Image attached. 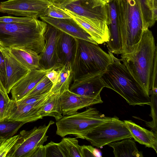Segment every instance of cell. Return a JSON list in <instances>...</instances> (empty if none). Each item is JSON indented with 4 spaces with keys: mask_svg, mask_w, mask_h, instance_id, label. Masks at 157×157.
<instances>
[{
    "mask_svg": "<svg viewBox=\"0 0 157 157\" xmlns=\"http://www.w3.org/2000/svg\"><path fill=\"white\" fill-rule=\"evenodd\" d=\"M47 24L33 17L24 23L0 22L1 45L33 50L39 54L44 47V34Z\"/></svg>",
    "mask_w": 157,
    "mask_h": 157,
    "instance_id": "obj_1",
    "label": "cell"
},
{
    "mask_svg": "<svg viewBox=\"0 0 157 157\" xmlns=\"http://www.w3.org/2000/svg\"><path fill=\"white\" fill-rule=\"evenodd\" d=\"M118 30L123 54L132 52L149 26L142 12L140 0H115Z\"/></svg>",
    "mask_w": 157,
    "mask_h": 157,
    "instance_id": "obj_2",
    "label": "cell"
},
{
    "mask_svg": "<svg viewBox=\"0 0 157 157\" xmlns=\"http://www.w3.org/2000/svg\"><path fill=\"white\" fill-rule=\"evenodd\" d=\"M157 46L151 31L144 30L137 47L130 53L121 54V61L148 95Z\"/></svg>",
    "mask_w": 157,
    "mask_h": 157,
    "instance_id": "obj_3",
    "label": "cell"
},
{
    "mask_svg": "<svg viewBox=\"0 0 157 157\" xmlns=\"http://www.w3.org/2000/svg\"><path fill=\"white\" fill-rule=\"evenodd\" d=\"M109 52L113 62L101 77L105 87L117 92L130 105H150V96L135 80L120 59Z\"/></svg>",
    "mask_w": 157,
    "mask_h": 157,
    "instance_id": "obj_4",
    "label": "cell"
},
{
    "mask_svg": "<svg viewBox=\"0 0 157 157\" xmlns=\"http://www.w3.org/2000/svg\"><path fill=\"white\" fill-rule=\"evenodd\" d=\"M75 40V52L71 63L73 81L87 73H103L113 62L109 52V53L105 52L98 44L81 39Z\"/></svg>",
    "mask_w": 157,
    "mask_h": 157,
    "instance_id": "obj_5",
    "label": "cell"
},
{
    "mask_svg": "<svg viewBox=\"0 0 157 157\" xmlns=\"http://www.w3.org/2000/svg\"><path fill=\"white\" fill-rule=\"evenodd\" d=\"M112 118L105 116L96 108L89 107L82 112L63 116L56 121V134L62 137L72 135L76 138L84 139L89 132Z\"/></svg>",
    "mask_w": 157,
    "mask_h": 157,
    "instance_id": "obj_6",
    "label": "cell"
},
{
    "mask_svg": "<svg viewBox=\"0 0 157 157\" xmlns=\"http://www.w3.org/2000/svg\"><path fill=\"white\" fill-rule=\"evenodd\" d=\"M54 5L85 18L103 29L109 31L108 4L101 0H68L61 4Z\"/></svg>",
    "mask_w": 157,
    "mask_h": 157,
    "instance_id": "obj_7",
    "label": "cell"
},
{
    "mask_svg": "<svg viewBox=\"0 0 157 157\" xmlns=\"http://www.w3.org/2000/svg\"><path fill=\"white\" fill-rule=\"evenodd\" d=\"M132 136L124 121L116 116L100 124L89 132L85 137L91 145L101 147L109 144Z\"/></svg>",
    "mask_w": 157,
    "mask_h": 157,
    "instance_id": "obj_8",
    "label": "cell"
},
{
    "mask_svg": "<svg viewBox=\"0 0 157 157\" xmlns=\"http://www.w3.org/2000/svg\"><path fill=\"white\" fill-rule=\"evenodd\" d=\"M54 123L51 120L47 125L35 127L29 131H21L17 140L6 157H31L35 148L43 145L47 140L48 136L47 132Z\"/></svg>",
    "mask_w": 157,
    "mask_h": 157,
    "instance_id": "obj_9",
    "label": "cell"
},
{
    "mask_svg": "<svg viewBox=\"0 0 157 157\" xmlns=\"http://www.w3.org/2000/svg\"><path fill=\"white\" fill-rule=\"evenodd\" d=\"M51 4L48 0H8L0 2V12L37 18L44 16Z\"/></svg>",
    "mask_w": 157,
    "mask_h": 157,
    "instance_id": "obj_10",
    "label": "cell"
},
{
    "mask_svg": "<svg viewBox=\"0 0 157 157\" xmlns=\"http://www.w3.org/2000/svg\"><path fill=\"white\" fill-rule=\"evenodd\" d=\"M103 73H89L73 81L69 90L75 93L91 98L103 103L101 92L105 86L101 78Z\"/></svg>",
    "mask_w": 157,
    "mask_h": 157,
    "instance_id": "obj_11",
    "label": "cell"
},
{
    "mask_svg": "<svg viewBox=\"0 0 157 157\" xmlns=\"http://www.w3.org/2000/svg\"><path fill=\"white\" fill-rule=\"evenodd\" d=\"M51 94L50 92L47 96L32 104H17L10 99L7 108L6 121H18L26 123L42 119L38 112Z\"/></svg>",
    "mask_w": 157,
    "mask_h": 157,
    "instance_id": "obj_12",
    "label": "cell"
},
{
    "mask_svg": "<svg viewBox=\"0 0 157 157\" xmlns=\"http://www.w3.org/2000/svg\"><path fill=\"white\" fill-rule=\"evenodd\" d=\"M61 31L49 24L44 34L45 44L43 50L39 54L40 64L41 68L48 69L55 67H60L56 53L57 39Z\"/></svg>",
    "mask_w": 157,
    "mask_h": 157,
    "instance_id": "obj_13",
    "label": "cell"
},
{
    "mask_svg": "<svg viewBox=\"0 0 157 157\" xmlns=\"http://www.w3.org/2000/svg\"><path fill=\"white\" fill-rule=\"evenodd\" d=\"M5 60L7 78L5 89L9 93L13 86L31 71L23 66L11 53L9 48L0 45Z\"/></svg>",
    "mask_w": 157,
    "mask_h": 157,
    "instance_id": "obj_14",
    "label": "cell"
},
{
    "mask_svg": "<svg viewBox=\"0 0 157 157\" xmlns=\"http://www.w3.org/2000/svg\"><path fill=\"white\" fill-rule=\"evenodd\" d=\"M59 67H55L48 69L41 68L30 71L11 88L10 91L11 99L17 101L25 98L48 72L53 69H56Z\"/></svg>",
    "mask_w": 157,
    "mask_h": 157,
    "instance_id": "obj_15",
    "label": "cell"
},
{
    "mask_svg": "<svg viewBox=\"0 0 157 157\" xmlns=\"http://www.w3.org/2000/svg\"><path fill=\"white\" fill-rule=\"evenodd\" d=\"M101 103L97 100L75 93L69 90L60 95V109L63 116L72 114L85 107Z\"/></svg>",
    "mask_w": 157,
    "mask_h": 157,
    "instance_id": "obj_16",
    "label": "cell"
},
{
    "mask_svg": "<svg viewBox=\"0 0 157 157\" xmlns=\"http://www.w3.org/2000/svg\"><path fill=\"white\" fill-rule=\"evenodd\" d=\"M40 17L44 22L75 38L97 44L90 35L72 18L59 19L45 16Z\"/></svg>",
    "mask_w": 157,
    "mask_h": 157,
    "instance_id": "obj_17",
    "label": "cell"
},
{
    "mask_svg": "<svg viewBox=\"0 0 157 157\" xmlns=\"http://www.w3.org/2000/svg\"><path fill=\"white\" fill-rule=\"evenodd\" d=\"M110 24L108 25L110 36L107 42L109 51L118 55L123 54L121 36L118 28L117 13L115 0H109L108 3Z\"/></svg>",
    "mask_w": 157,
    "mask_h": 157,
    "instance_id": "obj_18",
    "label": "cell"
},
{
    "mask_svg": "<svg viewBox=\"0 0 157 157\" xmlns=\"http://www.w3.org/2000/svg\"><path fill=\"white\" fill-rule=\"evenodd\" d=\"M75 48V38L61 31L56 45L58 63L63 65L67 63H71L74 56Z\"/></svg>",
    "mask_w": 157,
    "mask_h": 157,
    "instance_id": "obj_19",
    "label": "cell"
},
{
    "mask_svg": "<svg viewBox=\"0 0 157 157\" xmlns=\"http://www.w3.org/2000/svg\"><path fill=\"white\" fill-rule=\"evenodd\" d=\"M124 121L136 141L152 148L157 152V132L148 130L131 120Z\"/></svg>",
    "mask_w": 157,
    "mask_h": 157,
    "instance_id": "obj_20",
    "label": "cell"
},
{
    "mask_svg": "<svg viewBox=\"0 0 157 157\" xmlns=\"http://www.w3.org/2000/svg\"><path fill=\"white\" fill-rule=\"evenodd\" d=\"M63 10L90 35L98 44H102L109 40V31L98 27L85 18L79 16L67 10Z\"/></svg>",
    "mask_w": 157,
    "mask_h": 157,
    "instance_id": "obj_21",
    "label": "cell"
},
{
    "mask_svg": "<svg viewBox=\"0 0 157 157\" xmlns=\"http://www.w3.org/2000/svg\"><path fill=\"white\" fill-rule=\"evenodd\" d=\"M11 53L25 67L29 70L41 69L39 54L29 49L12 47Z\"/></svg>",
    "mask_w": 157,
    "mask_h": 157,
    "instance_id": "obj_22",
    "label": "cell"
},
{
    "mask_svg": "<svg viewBox=\"0 0 157 157\" xmlns=\"http://www.w3.org/2000/svg\"><path fill=\"white\" fill-rule=\"evenodd\" d=\"M58 75L56 82L53 85L50 92L53 94H62L69 90L73 81L71 63L67 62L57 69Z\"/></svg>",
    "mask_w": 157,
    "mask_h": 157,
    "instance_id": "obj_23",
    "label": "cell"
},
{
    "mask_svg": "<svg viewBox=\"0 0 157 157\" xmlns=\"http://www.w3.org/2000/svg\"><path fill=\"white\" fill-rule=\"evenodd\" d=\"M120 142H114L108 145L113 149L115 157H143L142 152L139 151L135 141L130 138Z\"/></svg>",
    "mask_w": 157,
    "mask_h": 157,
    "instance_id": "obj_24",
    "label": "cell"
},
{
    "mask_svg": "<svg viewBox=\"0 0 157 157\" xmlns=\"http://www.w3.org/2000/svg\"><path fill=\"white\" fill-rule=\"evenodd\" d=\"M60 94L51 93L48 100L38 112L42 118L44 117H54L56 121L63 117L60 107Z\"/></svg>",
    "mask_w": 157,
    "mask_h": 157,
    "instance_id": "obj_25",
    "label": "cell"
},
{
    "mask_svg": "<svg viewBox=\"0 0 157 157\" xmlns=\"http://www.w3.org/2000/svg\"><path fill=\"white\" fill-rule=\"evenodd\" d=\"M142 13L149 27L157 19V0H140Z\"/></svg>",
    "mask_w": 157,
    "mask_h": 157,
    "instance_id": "obj_26",
    "label": "cell"
},
{
    "mask_svg": "<svg viewBox=\"0 0 157 157\" xmlns=\"http://www.w3.org/2000/svg\"><path fill=\"white\" fill-rule=\"evenodd\" d=\"M59 144L66 157H83L82 146L76 138H63Z\"/></svg>",
    "mask_w": 157,
    "mask_h": 157,
    "instance_id": "obj_27",
    "label": "cell"
},
{
    "mask_svg": "<svg viewBox=\"0 0 157 157\" xmlns=\"http://www.w3.org/2000/svg\"><path fill=\"white\" fill-rule=\"evenodd\" d=\"M25 124L18 121L0 122V135L5 139L11 137Z\"/></svg>",
    "mask_w": 157,
    "mask_h": 157,
    "instance_id": "obj_28",
    "label": "cell"
},
{
    "mask_svg": "<svg viewBox=\"0 0 157 157\" xmlns=\"http://www.w3.org/2000/svg\"><path fill=\"white\" fill-rule=\"evenodd\" d=\"M52 86V82L45 75L39 81L25 98L47 93L50 91Z\"/></svg>",
    "mask_w": 157,
    "mask_h": 157,
    "instance_id": "obj_29",
    "label": "cell"
},
{
    "mask_svg": "<svg viewBox=\"0 0 157 157\" xmlns=\"http://www.w3.org/2000/svg\"><path fill=\"white\" fill-rule=\"evenodd\" d=\"M0 79V122L6 121L7 108L10 99Z\"/></svg>",
    "mask_w": 157,
    "mask_h": 157,
    "instance_id": "obj_30",
    "label": "cell"
},
{
    "mask_svg": "<svg viewBox=\"0 0 157 157\" xmlns=\"http://www.w3.org/2000/svg\"><path fill=\"white\" fill-rule=\"evenodd\" d=\"M151 95V111L149 116L152 117V121L146 122V124L154 132H157V94H154Z\"/></svg>",
    "mask_w": 157,
    "mask_h": 157,
    "instance_id": "obj_31",
    "label": "cell"
},
{
    "mask_svg": "<svg viewBox=\"0 0 157 157\" xmlns=\"http://www.w3.org/2000/svg\"><path fill=\"white\" fill-rule=\"evenodd\" d=\"M45 16L59 19L71 18L64 10L52 3L46 10Z\"/></svg>",
    "mask_w": 157,
    "mask_h": 157,
    "instance_id": "obj_32",
    "label": "cell"
},
{
    "mask_svg": "<svg viewBox=\"0 0 157 157\" xmlns=\"http://www.w3.org/2000/svg\"><path fill=\"white\" fill-rule=\"evenodd\" d=\"M46 148V157H66V155L59 143L51 141L45 145Z\"/></svg>",
    "mask_w": 157,
    "mask_h": 157,
    "instance_id": "obj_33",
    "label": "cell"
},
{
    "mask_svg": "<svg viewBox=\"0 0 157 157\" xmlns=\"http://www.w3.org/2000/svg\"><path fill=\"white\" fill-rule=\"evenodd\" d=\"M19 136V135L18 134L4 140L0 144V157H6L7 154L16 142Z\"/></svg>",
    "mask_w": 157,
    "mask_h": 157,
    "instance_id": "obj_34",
    "label": "cell"
},
{
    "mask_svg": "<svg viewBox=\"0 0 157 157\" xmlns=\"http://www.w3.org/2000/svg\"><path fill=\"white\" fill-rule=\"evenodd\" d=\"M157 53L155 55L154 63L152 71L150 90L149 92L150 95L152 94H157Z\"/></svg>",
    "mask_w": 157,
    "mask_h": 157,
    "instance_id": "obj_35",
    "label": "cell"
},
{
    "mask_svg": "<svg viewBox=\"0 0 157 157\" xmlns=\"http://www.w3.org/2000/svg\"><path fill=\"white\" fill-rule=\"evenodd\" d=\"M83 157H101L102 154L100 151L91 145L81 146Z\"/></svg>",
    "mask_w": 157,
    "mask_h": 157,
    "instance_id": "obj_36",
    "label": "cell"
},
{
    "mask_svg": "<svg viewBox=\"0 0 157 157\" xmlns=\"http://www.w3.org/2000/svg\"><path fill=\"white\" fill-rule=\"evenodd\" d=\"M33 17H16L12 16H2L0 17V22L10 23L13 22L24 23L31 20Z\"/></svg>",
    "mask_w": 157,
    "mask_h": 157,
    "instance_id": "obj_37",
    "label": "cell"
},
{
    "mask_svg": "<svg viewBox=\"0 0 157 157\" xmlns=\"http://www.w3.org/2000/svg\"><path fill=\"white\" fill-rule=\"evenodd\" d=\"M50 93V91L44 94L26 98L16 102L17 104H33L44 98L48 95Z\"/></svg>",
    "mask_w": 157,
    "mask_h": 157,
    "instance_id": "obj_38",
    "label": "cell"
},
{
    "mask_svg": "<svg viewBox=\"0 0 157 157\" xmlns=\"http://www.w3.org/2000/svg\"><path fill=\"white\" fill-rule=\"evenodd\" d=\"M0 79L5 88L7 82V78L5 64L3 56L0 51Z\"/></svg>",
    "mask_w": 157,
    "mask_h": 157,
    "instance_id": "obj_39",
    "label": "cell"
},
{
    "mask_svg": "<svg viewBox=\"0 0 157 157\" xmlns=\"http://www.w3.org/2000/svg\"><path fill=\"white\" fill-rule=\"evenodd\" d=\"M46 148L45 145L37 146L33 151L31 157H46Z\"/></svg>",
    "mask_w": 157,
    "mask_h": 157,
    "instance_id": "obj_40",
    "label": "cell"
},
{
    "mask_svg": "<svg viewBox=\"0 0 157 157\" xmlns=\"http://www.w3.org/2000/svg\"><path fill=\"white\" fill-rule=\"evenodd\" d=\"M58 75V72L57 69H52L48 72L46 76L52 82L53 85L56 82Z\"/></svg>",
    "mask_w": 157,
    "mask_h": 157,
    "instance_id": "obj_41",
    "label": "cell"
},
{
    "mask_svg": "<svg viewBox=\"0 0 157 157\" xmlns=\"http://www.w3.org/2000/svg\"><path fill=\"white\" fill-rule=\"evenodd\" d=\"M51 3L54 5L60 4L68 0H48Z\"/></svg>",
    "mask_w": 157,
    "mask_h": 157,
    "instance_id": "obj_42",
    "label": "cell"
},
{
    "mask_svg": "<svg viewBox=\"0 0 157 157\" xmlns=\"http://www.w3.org/2000/svg\"><path fill=\"white\" fill-rule=\"evenodd\" d=\"M5 139V138L3 137L0 135V144Z\"/></svg>",
    "mask_w": 157,
    "mask_h": 157,
    "instance_id": "obj_43",
    "label": "cell"
},
{
    "mask_svg": "<svg viewBox=\"0 0 157 157\" xmlns=\"http://www.w3.org/2000/svg\"><path fill=\"white\" fill-rule=\"evenodd\" d=\"M101 0L105 4H108V3L109 1V0Z\"/></svg>",
    "mask_w": 157,
    "mask_h": 157,
    "instance_id": "obj_44",
    "label": "cell"
},
{
    "mask_svg": "<svg viewBox=\"0 0 157 157\" xmlns=\"http://www.w3.org/2000/svg\"><path fill=\"white\" fill-rule=\"evenodd\" d=\"M116 1H117V2H119V1H120L122 0H116Z\"/></svg>",
    "mask_w": 157,
    "mask_h": 157,
    "instance_id": "obj_45",
    "label": "cell"
},
{
    "mask_svg": "<svg viewBox=\"0 0 157 157\" xmlns=\"http://www.w3.org/2000/svg\"><path fill=\"white\" fill-rule=\"evenodd\" d=\"M0 45H1V42H0Z\"/></svg>",
    "mask_w": 157,
    "mask_h": 157,
    "instance_id": "obj_46",
    "label": "cell"
}]
</instances>
